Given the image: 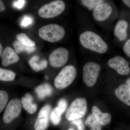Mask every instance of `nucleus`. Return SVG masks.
Listing matches in <instances>:
<instances>
[{
  "instance_id": "obj_1",
  "label": "nucleus",
  "mask_w": 130,
  "mask_h": 130,
  "mask_svg": "<svg viewBox=\"0 0 130 130\" xmlns=\"http://www.w3.org/2000/svg\"><path fill=\"white\" fill-rule=\"evenodd\" d=\"M79 40L85 48L99 53H105L108 49L106 43L93 31H87L83 32L79 36Z\"/></svg>"
},
{
  "instance_id": "obj_2",
  "label": "nucleus",
  "mask_w": 130,
  "mask_h": 130,
  "mask_svg": "<svg viewBox=\"0 0 130 130\" xmlns=\"http://www.w3.org/2000/svg\"><path fill=\"white\" fill-rule=\"evenodd\" d=\"M38 33L43 40L53 43L63 39L65 35V31L63 27L59 25L50 24L41 27Z\"/></svg>"
},
{
  "instance_id": "obj_3",
  "label": "nucleus",
  "mask_w": 130,
  "mask_h": 130,
  "mask_svg": "<svg viewBox=\"0 0 130 130\" xmlns=\"http://www.w3.org/2000/svg\"><path fill=\"white\" fill-rule=\"evenodd\" d=\"M76 68L72 65L66 66L61 70L54 80V85L56 88L61 90L70 85L76 77Z\"/></svg>"
},
{
  "instance_id": "obj_4",
  "label": "nucleus",
  "mask_w": 130,
  "mask_h": 130,
  "mask_svg": "<svg viewBox=\"0 0 130 130\" xmlns=\"http://www.w3.org/2000/svg\"><path fill=\"white\" fill-rule=\"evenodd\" d=\"M87 102L85 98H78L70 105L67 111L66 118L69 121L81 119L86 114Z\"/></svg>"
},
{
  "instance_id": "obj_5",
  "label": "nucleus",
  "mask_w": 130,
  "mask_h": 130,
  "mask_svg": "<svg viewBox=\"0 0 130 130\" xmlns=\"http://www.w3.org/2000/svg\"><path fill=\"white\" fill-rule=\"evenodd\" d=\"M65 8L66 5L63 1H54L41 7L38 11V14L43 18H53L61 14Z\"/></svg>"
},
{
  "instance_id": "obj_6",
  "label": "nucleus",
  "mask_w": 130,
  "mask_h": 130,
  "mask_svg": "<svg viewBox=\"0 0 130 130\" xmlns=\"http://www.w3.org/2000/svg\"><path fill=\"white\" fill-rule=\"evenodd\" d=\"M100 65L94 62H89L84 65L83 80L89 87L95 85L97 81L101 71Z\"/></svg>"
},
{
  "instance_id": "obj_7",
  "label": "nucleus",
  "mask_w": 130,
  "mask_h": 130,
  "mask_svg": "<svg viewBox=\"0 0 130 130\" xmlns=\"http://www.w3.org/2000/svg\"><path fill=\"white\" fill-rule=\"evenodd\" d=\"M21 100L15 98L10 101L6 107L3 116V121L6 124L11 122L18 118L22 110Z\"/></svg>"
},
{
  "instance_id": "obj_8",
  "label": "nucleus",
  "mask_w": 130,
  "mask_h": 130,
  "mask_svg": "<svg viewBox=\"0 0 130 130\" xmlns=\"http://www.w3.org/2000/svg\"><path fill=\"white\" fill-rule=\"evenodd\" d=\"M69 51L64 47L58 48L50 55L49 60L51 66L60 68L65 65L68 61Z\"/></svg>"
},
{
  "instance_id": "obj_9",
  "label": "nucleus",
  "mask_w": 130,
  "mask_h": 130,
  "mask_svg": "<svg viewBox=\"0 0 130 130\" xmlns=\"http://www.w3.org/2000/svg\"><path fill=\"white\" fill-rule=\"evenodd\" d=\"M108 64L109 67L115 70L120 75L125 76L130 73L129 64L122 56H116L111 58L108 61Z\"/></svg>"
},
{
  "instance_id": "obj_10",
  "label": "nucleus",
  "mask_w": 130,
  "mask_h": 130,
  "mask_svg": "<svg viewBox=\"0 0 130 130\" xmlns=\"http://www.w3.org/2000/svg\"><path fill=\"white\" fill-rule=\"evenodd\" d=\"M51 108L50 105L43 107L40 110L35 124V130H46L48 125L49 118Z\"/></svg>"
},
{
  "instance_id": "obj_11",
  "label": "nucleus",
  "mask_w": 130,
  "mask_h": 130,
  "mask_svg": "<svg viewBox=\"0 0 130 130\" xmlns=\"http://www.w3.org/2000/svg\"><path fill=\"white\" fill-rule=\"evenodd\" d=\"M112 11L111 5L107 3H103L98 5L94 9L93 16L94 18L98 21H103L109 18Z\"/></svg>"
},
{
  "instance_id": "obj_12",
  "label": "nucleus",
  "mask_w": 130,
  "mask_h": 130,
  "mask_svg": "<svg viewBox=\"0 0 130 130\" xmlns=\"http://www.w3.org/2000/svg\"><path fill=\"white\" fill-rule=\"evenodd\" d=\"M2 61V64L3 66L8 67L18 62L19 57L15 51L10 47L5 48L1 54Z\"/></svg>"
},
{
  "instance_id": "obj_13",
  "label": "nucleus",
  "mask_w": 130,
  "mask_h": 130,
  "mask_svg": "<svg viewBox=\"0 0 130 130\" xmlns=\"http://www.w3.org/2000/svg\"><path fill=\"white\" fill-rule=\"evenodd\" d=\"M115 95L119 100L128 106H130V87L122 84L115 90Z\"/></svg>"
},
{
  "instance_id": "obj_14",
  "label": "nucleus",
  "mask_w": 130,
  "mask_h": 130,
  "mask_svg": "<svg viewBox=\"0 0 130 130\" xmlns=\"http://www.w3.org/2000/svg\"><path fill=\"white\" fill-rule=\"evenodd\" d=\"M128 23L124 20L118 22L114 29V34L120 41H124L127 38Z\"/></svg>"
},
{
  "instance_id": "obj_15",
  "label": "nucleus",
  "mask_w": 130,
  "mask_h": 130,
  "mask_svg": "<svg viewBox=\"0 0 130 130\" xmlns=\"http://www.w3.org/2000/svg\"><path fill=\"white\" fill-rule=\"evenodd\" d=\"M91 110L93 116L101 125H106L111 121V115L108 113H102L96 106H93Z\"/></svg>"
},
{
  "instance_id": "obj_16",
  "label": "nucleus",
  "mask_w": 130,
  "mask_h": 130,
  "mask_svg": "<svg viewBox=\"0 0 130 130\" xmlns=\"http://www.w3.org/2000/svg\"><path fill=\"white\" fill-rule=\"evenodd\" d=\"M21 101L22 106L28 113L32 114L36 111L37 105L33 103V97L30 94H26L22 97Z\"/></svg>"
},
{
  "instance_id": "obj_17",
  "label": "nucleus",
  "mask_w": 130,
  "mask_h": 130,
  "mask_svg": "<svg viewBox=\"0 0 130 130\" xmlns=\"http://www.w3.org/2000/svg\"><path fill=\"white\" fill-rule=\"evenodd\" d=\"M35 91L38 98L43 100L45 98L51 95L53 93V89L49 84L44 83L37 86L35 89Z\"/></svg>"
},
{
  "instance_id": "obj_18",
  "label": "nucleus",
  "mask_w": 130,
  "mask_h": 130,
  "mask_svg": "<svg viewBox=\"0 0 130 130\" xmlns=\"http://www.w3.org/2000/svg\"><path fill=\"white\" fill-rule=\"evenodd\" d=\"M13 46L14 47L15 52L17 54H20L23 52L30 54L33 53L36 50L35 47L26 46L22 44L18 41H16L13 42Z\"/></svg>"
},
{
  "instance_id": "obj_19",
  "label": "nucleus",
  "mask_w": 130,
  "mask_h": 130,
  "mask_svg": "<svg viewBox=\"0 0 130 130\" xmlns=\"http://www.w3.org/2000/svg\"><path fill=\"white\" fill-rule=\"evenodd\" d=\"M15 76L16 74L12 71L0 68V81H12Z\"/></svg>"
},
{
  "instance_id": "obj_20",
  "label": "nucleus",
  "mask_w": 130,
  "mask_h": 130,
  "mask_svg": "<svg viewBox=\"0 0 130 130\" xmlns=\"http://www.w3.org/2000/svg\"><path fill=\"white\" fill-rule=\"evenodd\" d=\"M85 124L88 126L90 130H101L102 125L92 114L89 115L85 122Z\"/></svg>"
},
{
  "instance_id": "obj_21",
  "label": "nucleus",
  "mask_w": 130,
  "mask_h": 130,
  "mask_svg": "<svg viewBox=\"0 0 130 130\" xmlns=\"http://www.w3.org/2000/svg\"><path fill=\"white\" fill-rule=\"evenodd\" d=\"M16 38L18 41L21 42L22 44L26 46L31 47H35L36 43L35 42L29 38L25 34L21 33L18 34L16 36Z\"/></svg>"
},
{
  "instance_id": "obj_22",
  "label": "nucleus",
  "mask_w": 130,
  "mask_h": 130,
  "mask_svg": "<svg viewBox=\"0 0 130 130\" xmlns=\"http://www.w3.org/2000/svg\"><path fill=\"white\" fill-rule=\"evenodd\" d=\"M82 5L87 7L89 10H94L98 5L104 3L102 0H83L81 1Z\"/></svg>"
},
{
  "instance_id": "obj_23",
  "label": "nucleus",
  "mask_w": 130,
  "mask_h": 130,
  "mask_svg": "<svg viewBox=\"0 0 130 130\" xmlns=\"http://www.w3.org/2000/svg\"><path fill=\"white\" fill-rule=\"evenodd\" d=\"M62 113L58 107L54 109L51 114V119L55 125H58L60 123Z\"/></svg>"
},
{
  "instance_id": "obj_24",
  "label": "nucleus",
  "mask_w": 130,
  "mask_h": 130,
  "mask_svg": "<svg viewBox=\"0 0 130 130\" xmlns=\"http://www.w3.org/2000/svg\"><path fill=\"white\" fill-rule=\"evenodd\" d=\"M9 99L8 94L5 90H0V113L4 110Z\"/></svg>"
},
{
  "instance_id": "obj_25",
  "label": "nucleus",
  "mask_w": 130,
  "mask_h": 130,
  "mask_svg": "<svg viewBox=\"0 0 130 130\" xmlns=\"http://www.w3.org/2000/svg\"><path fill=\"white\" fill-rule=\"evenodd\" d=\"M40 57L36 55L32 57L29 61V63L32 70L36 72H39L40 71L39 66V61Z\"/></svg>"
},
{
  "instance_id": "obj_26",
  "label": "nucleus",
  "mask_w": 130,
  "mask_h": 130,
  "mask_svg": "<svg viewBox=\"0 0 130 130\" xmlns=\"http://www.w3.org/2000/svg\"><path fill=\"white\" fill-rule=\"evenodd\" d=\"M33 22V19L30 16H25L22 19L20 25L22 27L26 28L32 24Z\"/></svg>"
},
{
  "instance_id": "obj_27",
  "label": "nucleus",
  "mask_w": 130,
  "mask_h": 130,
  "mask_svg": "<svg viewBox=\"0 0 130 130\" xmlns=\"http://www.w3.org/2000/svg\"><path fill=\"white\" fill-rule=\"evenodd\" d=\"M67 103L66 101L64 99H61L59 101L58 107L60 110L63 113L66 109Z\"/></svg>"
},
{
  "instance_id": "obj_28",
  "label": "nucleus",
  "mask_w": 130,
  "mask_h": 130,
  "mask_svg": "<svg viewBox=\"0 0 130 130\" xmlns=\"http://www.w3.org/2000/svg\"><path fill=\"white\" fill-rule=\"evenodd\" d=\"M72 124L76 125L78 130H84L85 127L83 121L81 119L75 120L72 121Z\"/></svg>"
},
{
  "instance_id": "obj_29",
  "label": "nucleus",
  "mask_w": 130,
  "mask_h": 130,
  "mask_svg": "<svg viewBox=\"0 0 130 130\" xmlns=\"http://www.w3.org/2000/svg\"><path fill=\"white\" fill-rule=\"evenodd\" d=\"M25 2V1H24V0L16 1L13 2V5L16 8L19 9H21L24 6Z\"/></svg>"
},
{
  "instance_id": "obj_30",
  "label": "nucleus",
  "mask_w": 130,
  "mask_h": 130,
  "mask_svg": "<svg viewBox=\"0 0 130 130\" xmlns=\"http://www.w3.org/2000/svg\"><path fill=\"white\" fill-rule=\"evenodd\" d=\"M123 51L128 57H130V40L129 39L125 43L123 47Z\"/></svg>"
},
{
  "instance_id": "obj_31",
  "label": "nucleus",
  "mask_w": 130,
  "mask_h": 130,
  "mask_svg": "<svg viewBox=\"0 0 130 130\" xmlns=\"http://www.w3.org/2000/svg\"><path fill=\"white\" fill-rule=\"evenodd\" d=\"M47 61L46 60H43L39 61V66L40 71L46 68L47 66Z\"/></svg>"
},
{
  "instance_id": "obj_32",
  "label": "nucleus",
  "mask_w": 130,
  "mask_h": 130,
  "mask_svg": "<svg viewBox=\"0 0 130 130\" xmlns=\"http://www.w3.org/2000/svg\"><path fill=\"white\" fill-rule=\"evenodd\" d=\"M6 9V7L3 2L0 1V12L5 11Z\"/></svg>"
},
{
  "instance_id": "obj_33",
  "label": "nucleus",
  "mask_w": 130,
  "mask_h": 130,
  "mask_svg": "<svg viewBox=\"0 0 130 130\" xmlns=\"http://www.w3.org/2000/svg\"><path fill=\"white\" fill-rule=\"evenodd\" d=\"M123 2L128 7H130V1L129 0H123Z\"/></svg>"
},
{
  "instance_id": "obj_34",
  "label": "nucleus",
  "mask_w": 130,
  "mask_h": 130,
  "mask_svg": "<svg viewBox=\"0 0 130 130\" xmlns=\"http://www.w3.org/2000/svg\"><path fill=\"white\" fill-rule=\"evenodd\" d=\"M3 46L2 44L0 43V57L1 56L2 53Z\"/></svg>"
},
{
  "instance_id": "obj_35",
  "label": "nucleus",
  "mask_w": 130,
  "mask_h": 130,
  "mask_svg": "<svg viewBox=\"0 0 130 130\" xmlns=\"http://www.w3.org/2000/svg\"><path fill=\"white\" fill-rule=\"evenodd\" d=\"M126 83L127 85H128V86L130 87V78H129L128 79H127V81H126Z\"/></svg>"
},
{
  "instance_id": "obj_36",
  "label": "nucleus",
  "mask_w": 130,
  "mask_h": 130,
  "mask_svg": "<svg viewBox=\"0 0 130 130\" xmlns=\"http://www.w3.org/2000/svg\"><path fill=\"white\" fill-rule=\"evenodd\" d=\"M45 78H46V79H48V77L47 76H46V77H45Z\"/></svg>"
},
{
  "instance_id": "obj_37",
  "label": "nucleus",
  "mask_w": 130,
  "mask_h": 130,
  "mask_svg": "<svg viewBox=\"0 0 130 130\" xmlns=\"http://www.w3.org/2000/svg\"><path fill=\"white\" fill-rule=\"evenodd\" d=\"M68 130H74V129H73V128H70Z\"/></svg>"
}]
</instances>
